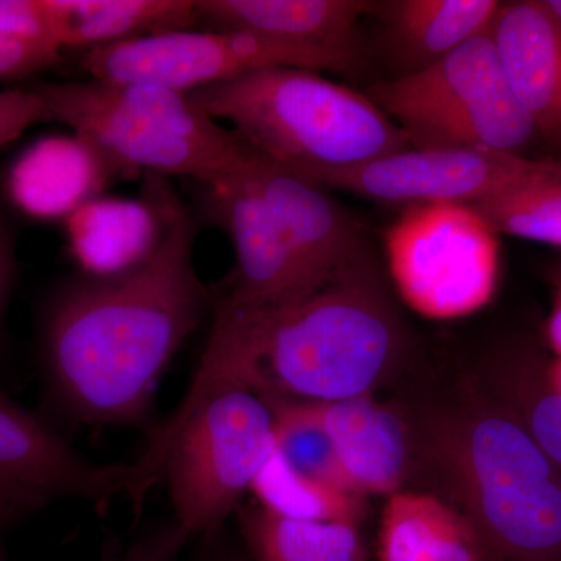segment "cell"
I'll return each mask as SVG.
<instances>
[{
  "mask_svg": "<svg viewBox=\"0 0 561 561\" xmlns=\"http://www.w3.org/2000/svg\"><path fill=\"white\" fill-rule=\"evenodd\" d=\"M161 206L164 227L150 254L127 271L69 284L44 312V382L80 423L146 419L162 373L205 316L209 295L194 267L197 220L171 194Z\"/></svg>",
  "mask_w": 561,
  "mask_h": 561,
  "instance_id": "6da1fadb",
  "label": "cell"
},
{
  "mask_svg": "<svg viewBox=\"0 0 561 561\" xmlns=\"http://www.w3.org/2000/svg\"><path fill=\"white\" fill-rule=\"evenodd\" d=\"M408 330L371 249L332 278L262 308L214 306L201 364L179 411L221 387L265 400L330 404L371 397L401 370Z\"/></svg>",
  "mask_w": 561,
  "mask_h": 561,
  "instance_id": "7a4b0ae2",
  "label": "cell"
},
{
  "mask_svg": "<svg viewBox=\"0 0 561 561\" xmlns=\"http://www.w3.org/2000/svg\"><path fill=\"white\" fill-rule=\"evenodd\" d=\"M408 409L413 485L456 505L494 561H561V468L522 421L467 375L456 393Z\"/></svg>",
  "mask_w": 561,
  "mask_h": 561,
  "instance_id": "3957f363",
  "label": "cell"
},
{
  "mask_svg": "<svg viewBox=\"0 0 561 561\" xmlns=\"http://www.w3.org/2000/svg\"><path fill=\"white\" fill-rule=\"evenodd\" d=\"M191 101L268 160L309 180L411 149L367 95L320 72L268 68L191 92Z\"/></svg>",
  "mask_w": 561,
  "mask_h": 561,
  "instance_id": "277c9868",
  "label": "cell"
},
{
  "mask_svg": "<svg viewBox=\"0 0 561 561\" xmlns=\"http://www.w3.org/2000/svg\"><path fill=\"white\" fill-rule=\"evenodd\" d=\"M50 121L76 131L111 168L210 184L241 158L243 140L190 94L140 81L84 80L28 87Z\"/></svg>",
  "mask_w": 561,
  "mask_h": 561,
  "instance_id": "5b68a950",
  "label": "cell"
},
{
  "mask_svg": "<svg viewBox=\"0 0 561 561\" xmlns=\"http://www.w3.org/2000/svg\"><path fill=\"white\" fill-rule=\"evenodd\" d=\"M275 412L256 391L221 387L175 412L142 456L164 474L173 523L213 540L275 453Z\"/></svg>",
  "mask_w": 561,
  "mask_h": 561,
  "instance_id": "8992f818",
  "label": "cell"
},
{
  "mask_svg": "<svg viewBox=\"0 0 561 561\" xmlns=\"http://www.w3.org/2000/svg\"><path fill=\"white\" fill-rule=\"evenodd\" d=\"M383 245L394 289L426 319H463L485 308L496 291L497 232L472 205L408 206Z\"/></svg>",
  "mask_w": 561,
  "mask_h": 561,
  "instance_id": "52a82bcc",
  "label": "cell"
},
{
  "mask_svg": "<svg viewBox=\"0 0 561 561\" xmlns=\"http://www.w3.org/2000/svg\"><path fill=\"white\" fill-rule=\"evenodd\" d=\"M356 57L302 49L234 31H176L84 51L90 79L140 81L191 92L268 68L348 72Z\"/></svg>",
  "mask_w": 561,
  "mask_h": 561,
  "instance_id": "ba28073f",
  "label": "cell"
},
{
  "mask_svg": "<svg viewBox=\"0 0 561 561\" xmlns=\"http://www.w3.org/2000/svg\"><path fill=\"white\" fill-rule=\"evenodd\" d=\"M160 482L140 456L108 465L88 460L46 420L0 393V507L25 518L62 500L87 501L98 511L127 500L138 513Z\"/></svg>",
  "mask_w": 561,
  "mask_h": 561,
  "instance_id": "9c48e42d",
  "label": "cell"
},
{
  "mask_svg": "<svg viewBox=\"0 0 561 561\" xmlns=\"http://www.w3.org/2000/svg\"><path fill=\"white\" fill-rule=\"evenodd\" d=\"M561 172V160H531L504 151L411 147L309 181L383 203H474L516 184Z\"/></svg>",
  "mask_w": 561,
  "mask_h": 561,
  "instance_id": "30bf717a",
  "label": "cell"
},
{
  "mask_svg": "<svg viewBox=\"0 0 561 561\" xmlns=\"http://www.w3.org/2000/svg\"><path fill=\"white\" fill-rule=\"evenodd\" d=\"M247 161L309 287L320 286L370 250L360 225L324 187L276 164L250 146Z\"/></svg>",
  "mask_w": 561,
  "mask_h": 561,
  "instance_id": "8fae6325",
  "label": "cell"
},
{
  "mask_svg": "<svg viewBox=\"0 0 561 561\" xmlns=\"http://www.w3.org/2000/svg\"><path fill=\"white\" fill-rule=\"evenodd\" d=\"M316 408L354 493L389 497L415 483V430L408 408L373 394Z\"/></svg>",
  "mask_w": 561,
  "mask_h": 561,
  "instance_id": "7c38bea8",
  "label": "cell"
},
{
  "mask_svg": "<svg viewBox=\"0 0 561 561\" xmlns=\"http://www.w3.org/2000/svg\"><path fill=\"white\" fill-rule=\"evenodd\" d=\"M491 36L537 138L561 153V32L538 0H523L501 5Z\"/></svg>",
  "mask_w": 561,
  "mask_h": 561,
  "instance_id": "4fadbf2b",
  "label": "cell"
},
{
  "mask_svg": "<svg viewBox=\"0 0 561 561\" xmlns=\"http://www.w3.org/2000/svg\"><path fill=\"white\" fill-rule=\"evenodd\" d=\"M373 7L360 0H197L198 24L213 31L356 58L357 22Z\"/></svg>",
  "mask_w": 561,
  "mask_h": 561,
  "instance_id": "5bb4252c",
  "label": "cell"
},
{
  "mask_svg": "<svg viewBox=\"0 0 561 561\" xmlns=\"http://www.w3.org/2000/svg\"><path fill=\"white\" fill-rule=\"evenodd\" d=\"M511 88L491 32L424 68L373 88L370 99L400 125H412Z\"/></svg>",
  "mask_w": 561,
  "mask_h": 561,
  "instance_id": "9a60e30c",
  "label": "cell"
},
{
  "mask_svg": "<svg viewBox=\"0 0 561 561\" xmlns=\"http://www.w3.org/2000/svg\"><path fill=\"white\" fill-rule=\"evenodd\" d=\"M379 561H494L478 530L448 500L409 486L387 497Z\"/></svg>",
  "mask_w": 561,
  "mask_h": 561,
  "instance_id": "2e32d148",
  "label": "cell"
},
{
  "mask_svg": "<svg viewBox=\"0 0 561 561\" xmlns=\"http://www.w3.org/2000/svg\"><path fill=\"white\" fill-rule=\"evenodd\" d=\"M61 50L84 51L198 24L197 0H47Z\"/></svg>",
  "mask_w": 561,
  "mask_h": 561,
  "instance_id": "e0dca14e",
  "label": "cell"
},
{
  "mask_svg": "<svg viewBox=\"0 0 561 561\" xmlns=\"http://www.w3.org/2000/svg\"><path fill=\"white\" fill-rule=\"evenodd\" d=\"M467 376L522 421L561 468V390L549 378L545 356L524 343H508L489 351Z\"/></svg>",
  "mask_w": 561,
  "mask_h": 561,
  "instance_id": "ac0fdd59",
  "label": "cell"
},
{
  "mask_svg": "<svg viewBox=\"0 0 561 561\" xmlns=\"http://www.w3.org/2000/svg\"><path fill=\"white\" fill-rule=\"evenodd\" d=\"M110 168L79 138L47 139L22 154L10 176V192L33 216L69 217L94 198Z\"/></svg>",
  "mask_w": 561,
  "mask_h": 561,
  "instance_id": "d6986e66",
  "label": "cell"
},
{
  "mask_svg": "<svg viewBox=\"0 0 561 561\" xmlns=\"http://www.w3.org/2000/svg\"><path fill=\"white\" fill-rule=\"evenodd\" d=\"M158 202L91 201L70 214L77 260L91 275H113L142 261L160 241L164 216Z\"/></svg>",
  "mask_w": 561,
  "mask_h": 561,
  "instance_id": "ffe728a7",
  "label": "cell"
},
{
  "mask_svg": "<svg viewBox=\"0 0 561 561\" xmlns=\"http://www.w3.org/2000/svg\"><path fill=\"white\" fill-rule=\"evenodd\" d=\"M502 3L496 0H401L390 3V25L415 69L491 32Z\"/></svg>",
  "mask_w": 561,
  "mask_h": 561,
  "instance_id": "44dd1931",
  "label": "cell"
},
{
  "mask_svg": "<svg viewBox=\"0 0 561 561\" xmlns=\"http://www.w3.org/2000/svg\"><path fill=\"white\" fill-rule=\"evenodd\" d=\"M241 524L253 561H365L359 524L291 519L261 505Z\"/></svg>",
  "mask_w": 561,
  "mask_h": 561,
  "instance_id": "7402d4cb",
  "label": "cell"
},
{
  "mask_svg": "<svg viewBox=\"0 0 561 561\" xmlns=\"http://www.w3.org/2000/svg\"><path fill=\"white\" fill-rule=\"evenodd\" d=\"M251 491L261 507L291 519L359 524L365 511V497L298 474L276 453Z\"/></svg>",
  "mask_w": 561,
  "mask_h": 561,
  "instance_id": "603a6c76",
  "label": "cell"
},
{
  "mask_svg": "<svg viewBox=\"0 0 561 561\" xmlns=\"http://www.w3.org/2000/svg\"><path fill=\"white\" fill-rule=\"evenodd\" d=\"M265 401L275 412V453L280 460L305 478L354 493L346 482L334 445L316 404Z\"/></svg>",
  "mask_w": 561,
  "mask_h": 561,
  "instance_id": "cb8c5ba5",
  "label": "cell"
},
{
  "mask_svg": "<svg viewBox=\"0 0 561 561\" xmlns=\"http://www.w3.org/2000/svg\"><path fill=\"white\" fill-rule=\"evenodd\" d=\"M472 206L497 234L561 247V172L516 184Z\"/></svg>",
  "mask_w": 561,
  "mask_h": 561,
  "instance_id": "d4e9b609",
  "label": "cell"
},
{
  "mask_svg": "<svg viewBox=\"0 0 561 561\" xmlns=\"http://www.w3.org/2000/svg\"><path fill=\"white\" fill-rule=\"evenodd\" d=\"M62 50L46 39L0 36V81L22 80L57 66Z\"/></svg>",
  "mask_w": 561,
  "mask_h": 561,
  "instance_id": "484cf974",
  "label": "cell"
},
{
  "mask_svg": "<svg viewBox=\"0 0 561 561\" xmlns=\"http://www.w3.org/2000/svg\"><path fill=\"white\" fill-rule=\"evenodd\" d=\"M41 122H50V114L35 92L28 88L0 91V150Z\"/></svg>",
  "mask_w": 561,
  "mask_h": 561,
  "instance_id": "4316f807",
  "label": "cell"
},
{
  "mask_svg": "<svg viewBox=\"0 0 561 561\" xmlns=\"http://www.w3.org/2000/svg\"><path fill=\"white\" fill-rule=\"evenodd\" d=\"M0 36L46 39L57 44L47 0H0Z\"/></svg>",
  "mask_w": 561,
  "mask_h": 561,
  "instance_id": "83f0119b",
  "label": "cell"
},
{
  "mask_svg": "<svg viewBox=\"0 0 561 561\" xmlns=\"http://www.w3.org/2000/svg\"><path fill=\"white\" fill-rule=\"evenodd\" d=\"M187 541L190 538L175 523H165L139 538L122 561H179Z\"/></svg>",
  "mask_w": 561,
  "mask_h": 561,
  "instance_id": "f1b7e54d",
  "label": "cell"
},
{
  "mask_svg": "<svg viewBox=\"0 0 561 561\" xmlns=\"http://www.w3.org/2000/svg\"><path fill=\"white\" fill-rule=\"evenodd\" d=\"M14 279V239L9 221L0 214V328Z\"/></svg>",
  "mask_w": 561,
  "mask_h": 561,
  "instance_id": "f546056e",
  "label": "cell"
},
{
  "mask_svg": "<svg viewBox=\"0 0 561 561\" xmlns=\"http://www.w3.org/2000/svg\"><path fill=\"white\" fill-rule=\"evenodd\" d=\"M548 341L557 357H561V294L548 321Z\"/></svg>",
  "mask_w": 561,
  "mask_h": 561,
  "instance_id": "4dcf8cb0",
  "label": "cell"
},
{
  "mask_svg": "<svg viewBox=\"0 0 561 561\" xmlns=\"http://www.w3.org/2000/svg\"><path fill=\"white\" fill-rule=\"evenodd\" d=\"M538 2L561 32V0H538Z\"/></svg>",
  "mask_w": 561,
  "mask_h": 561,
  "instance_id": "1f68e13d",
  "label": "cell"
},
{
  "mask_svg": "<svg viewBox=\"0 0 561 561\" xmlns=\"http://www.w3.org/2000/svg\"><path fill=\"white\" fill-rule=\"evenodd\" d=\"M22 518L21 515H18L16 512H11L9 508L0 507V538H2L3 534H7L14 526V524L20 523Z\"/></svg>",
  "mask_w": 561,
  "mask_h": 561,
  "instance_id": "d6a6232c",
  "label": "cell"
},
{
  "mask_svg": "<svg viewBox=\"0 0 561 561\" xmlns=\"http://www.w3.org/2000/svg\"><path fill=\"white\" fill-rule=\"evenodd\" d=\"M548 373L553 386L561 390V357L548 360Z\"/></svg>",
  "mask_w": 561,
  "mask_h": 561,
  "instance_id": "836d02e7",
  "label": "cell"
},
{
  "mask_svg": "<svg viewBox=\"0 0 561 561\" xmlns=\"http://www.w3.org/2000/svg\"><path fill=\"white\" fill-rule=\"evenodd\" d=\"M219 561H247V560H219ZM253 561V560H251Z\"/></svg>",
  "mask_w": 561,
  "mask_h": 561,
  "instance_id": "e575fe53",
  "label": "cell"
}]
</instances>
